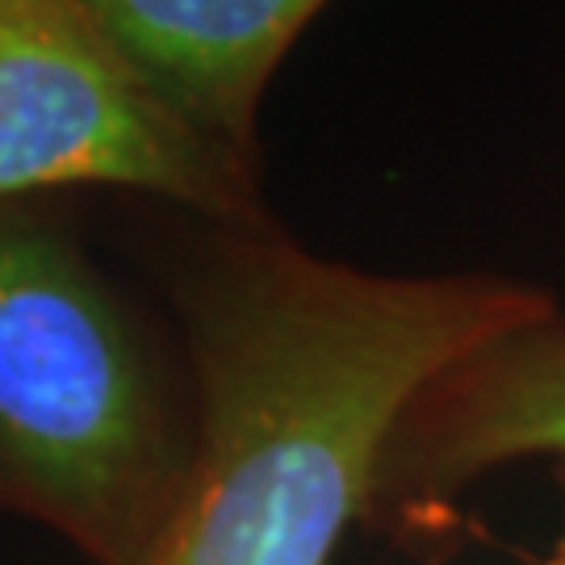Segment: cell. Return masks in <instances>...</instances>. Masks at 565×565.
Masks as SVG:
<instances>
[{
  "label": "cell",
  "instance_id": "1",
  "mask_svg": "<svg viewBox=\"0 0 565 565\" xmlns=\"http://www.w3.org/2000/svg\"><path fill=\"white\" fill-rule=\"evenodd\" d=\"M557 310L490 277H369L247 247L198 306L202 448L142 565H327L406 406Z\"/></svg>",
  "mask_w": 565,
  "mask_h": 565
},
{
  "label": "cell",
  "instance_id": "2",
  "mask_svg": "<svg viewBox=\"0 0 565 565\" xmlns=\"http://www.w3.org/2000/svg\"><path fill=\"white\" fill-rule=\"evenodd\" d=\"M0 478L102 565L147 562L181 486L105 294L18 231H0Z\"/></svg>",
  "mask_w": 565,
  "mask_h": 565
},
{
  "label": "cell",
  "instance_id": "3",
  "mask_svg": "<svg viewBox=\"0 0 565 565\" xmlns=\"http://www.w3.org/2000/svg\"><path fill=\"white\" fill-rule=\"evenodd\" d=\"M130 184L202 210L239 205V168L163 109L84 4L0 0V198Z\"/></svg>",
  "mask_w": 565,
  "mask_h": 565
},
{
  "label": "cell",
  "instance_id": "4",
  "mask_svg": "<svg viewBox=\"0 0 565 565\" xmlns=\"http://www.w3.org/2000/svg\"><path fill=\"white\" fill-rule=\"evenodd\" d=\"M524 457H565V319L557 315L507 331L427 385L385 445L377 486L445 499Z\"/></svg>",
  "mask_w": 565,
  "mask_h": 565
},
{
  "label": "cell",
  "instance_id": "5",
  "mask_svg": "<svg viewBox=\"0 0 565 565\" xmlns=\"http://www.w3.org/2000/svg\"><path fill=\"white\" fill-rule=\"evenodd\" d=\"M84 9L142 88L223 156L247 142L264 81L319 13L306 0H93Z\"/></svg>",
  "mask_w": 565,
  "mask_h": 565
},
{
  "label": "cell",
  "instance_id": "6",
  "mask_svg": "<svg viewBox=\"0 0 565 565\" xmlns=\"http://www.w3.org/2000/svg\"><path fill=\"white\" fill-rule=\"evenodd\" d=\"M548 565H565V532H562V541H557V548H553V557H548Z\"/></svg>",
  "mask_w": 565,
  "mask_h": 565
}]
</instances>
